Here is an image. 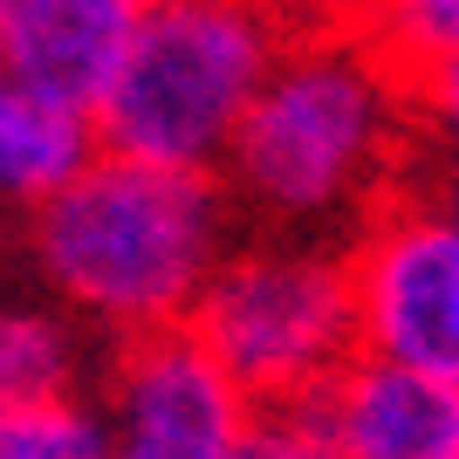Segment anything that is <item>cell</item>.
I'll return each mask as SVG.
<instances>
[{
  "label": "cell",
  "instance_id": "obj_1",
  "mask_svg": "<svg viewBox=\"0 0 459 459\" xmlns=\"http://www.w3.org/2000/svg\"><path fill=\"white\" fill-rule=\"evenodd\" d=\"M411 165V82L350 14H302L254 90L220 186L247 227L350 240Z\"/></svg>",
  "mask_w": 459,
  "mask_h": 459
},
{
  "label": "cell",
  "instance_id": "obj_2",
  "mask_svg": "<svg viewBox=\"0 0 459 459\" xmlns=\"http://www.w3.org/2000/svg\"><path fill=\"white\" fill-rule=\"evenodd\" d=\"M233 233L240 212L220 172L96 144L28 206V268L90 336H137L186 323Z\"/></svg>",
  "mask_w": 459,
  "mask_h": 459
},
{
  "label": "cell",
  "instance_id": "obj_3",
  "mask_svg": "<svg viewBox=\"0 0 459 459\" xmlns=\"http://www.w3.org/2000/svg\"><path fill=\"white\" fill-rule=\"evenodd\" d=\"M288 0H144L96 96V137L220 172L254 90L295 28Z\"/></svg>",
  "mask_w": 459,
  "mask_h": 459
},
{
  "label": "cell",
  "instance_id": "obj_4",
  "mask_svg": "<svg viewBox=\"0 0 459 459\" xmlns=\"http://www.w3.org/2000/svg\"><path fill=\"white\" fill-rule=\"evenodd\" d=\"M186 323L247 384L261 411L308 398L364 350L350 254L343 240H316V233H233Z\"/></svg>",
  "mask_w": 459,
  "mask_h": 459
},
{
  "label": "cell",
  "instance_id": "obj_5",
  "mask_svg": "<svg viewBox=\"0 0 459 459\" xmlns=\"http://www.w3.org/2000/svg\"><path fill=\"white\" fill-rule=\"evenodd\" d=\"M364 350L459 391V165L419 158L343 240Z\"/></svg>",
  "mask_w": 459,
  "mask_h": 459
},
{
  "label": "cell",
  "instance_id": "obj_6",
  "mask_svg": "<svg viewBox=\"0 0 459 459\" xmlns=\"http://www.w3.org/2000/svg\"><path fill=\"white\" fill-rule=\"evenodd\" d=\"M96 411L110 453L131 459H240L261 453V404L192 323L110 336L96 370Z\"/></svg>",
  "mask_w": 459,
  "mask_h": 459
},
{
  "label": "cell",
  "instance_id": "obj_7",
  "mask_svg": "<svg viewBox=\"0 0 459 459\" xmlns=\"http://www.w3.org/2000/svg\"><path fill=\"white\" fill-rule=\"evenodd\" d=\"M261 453L336 459H459V391L432 370L357 350L308 398L261 411Z\"/></svg>",
  "mask_w": 459,
  "mask_h": 459
},
{
  "label": "cell",
  "instance_id": "obj_8",
  "mask_svg": "<svg viewBox=\"0 0 459 459\" xmlns=\"http://www.w3.org/2000/svg\"><path fill=\"white\" fill-rule=\"evenodd\" d=\"M131 0H7L0 7V56L21 76L90 103L117 69V48L131 35Z\"/></svg>",
  "mask_w": 459,
  "mask_h": 459
},
{
  "label": "cell",
  "instance_id": "obj_9",
  "mask_svg": "<svg viewBox=\"0 0 459 459\" xmlns=\"http://www.w3.org/2000/svg\"><path fill=\"white\" fill-rule=\"evenodd\" d=\"M96 110L0 56V206L28 212L96 152Z\"/></svg>",
  "mask_w": 459,
  "mask_h": 459
},
{
  "label": "cell",
  "instance_id": "obj_10",
  "mask_svg": "<svg viewBox=\"0 0 459 459\" xmlns=\"http://www.w3.org/2000/svg\"><path fill=\"white\" fill-rule=\"evenodd\" d=\"M82 336L90 329L62 302H21L0 295V411L41 391L82 384Z\"/></svg>",
  "mask_w": 459,
  "mask_h": 459
},
{
  "label": "cell",
  "instance_id": "obj_11",
  "mask_svg": "<svg viewBox=\"0 0 459 459\" xmlns=\"http://www.w3.org/2000/svg\"><path fill=\"white\" fill-rule=\"evenodd\" d=\"M110 453L103 411H96L90 384L69 391H41L0 411V459H96Z\"/></svg>",
  "mask_w": 459,
  "mask_h": 459
},
{
  "label": "cell",
  "instance_id": "obj_12",
  "mask_svg": "<svg viewBox=\"0 0 459 459\" xmlns=\"http://www.w3.org/2000/svg\"><path fill=\"white\" fill-rule=\"evenodd\" d=\"M343 14L404 76H419L432 62L459 56V0H350Z\"/></svg>",
  "mask_w": 459,
  "mask_h": 459
},
{
  "label": "cell",
  "instance_id": "obj_13",
  "mask_svg": "<svg viewBox=\"0 0 459 459\" xmlns=\"http://www.w3.org/2000/svg\"><path fill=\"white\" fill-rule=\"evenodd\" d=\"M411 82V152L459 165V56L419 69Z\"/></svg>",
  "mask_w": 459,
  "mask_h": 459
},
{
  "label": "cell",
  "instance_id": "obj_14",
  "mask_svg": "<svg viewBox=\"0 0 459 459\" xmlns=\"http://www.w3.org/2000/svg\"><path fill=\"white\" fill-rule=\"evenodd\" d=\"M288 7H295V14H343L350 0H288Z\"/></svg>",
  "mask_w": 459,
  "mask_h": 459
},
{
  "label": "cell",
  "instance_id": "obj_15",
  "mask_svg": "<svg viewBox=\"0 0 459 459\" xmlns=\"http://www.w3.org/2000/svg\"><path fill=\"white\" fill-rule=\"evenodd\" d=\"M131 7H144V0H131Z\"/></svg>",
  "mask_w": 459,
  "mask_h": 459
},
{
  "label": "cell",
  "instance_id": "obj_16",
  "mask_svg": "<svg viewBox=\"0 0 459 459\" xmlns=\"http://www.w3.org/2000/svg\"><path fill=\"white\" fill-rule=\"evenodd\" d=\"M0 7H7V0H0Z\"/></svg>",
  "mask_w": 459,
  "mask_h": 459
}]
</instances>
